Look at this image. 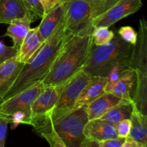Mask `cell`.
<instances>
[{"mask_svg": "<svg viewBox=\"0 0 147 147\" xmlns=\"http://www.w3.org/2000/svg\"><path fill=\"white\" fill-rule=\"evenodd\" d=\"M70 33L66 30L63 18L38 51L28 63L24 64L18 77L0 100V103L36 83H42L48 75L55 60Z\"/></svg>", "mask_w": 147, "mask_h": 147, "instance_id": "obj_1", "label": "cell"}, {"mask_svg": "<svg viewBox=\"0 0 147 147\" xmlns=\"http://www.w3.org/2000/svg\"><path fill=\"white\" fill-rule=\"evenodd\" d=\"M93 29L90 24L78 32L69 34L48 75L42 82L44 86H60L82 70L93 43Z\"/></svg>", "mask_w": 147, "mask_h": 147, "instance_id": "obj_2", "label": "cell"}, {"mask_svg": "<svg viewBox=\"0 0 147 147\" xmlns=\"http://www.w3.org/2000/svg\"><path fill=\"white\" fill-rule=\"evenodd\" d=\"M133 45L124 41L118 32L107 45L97 46L92 43L87 62L82 69L90 77H106L116 65L129 63Z\"/></svg>", "mask_w": 147, "mask_h": 147, "instance_id": "obj_3", "label": "cell"}, {"mask_svg": "<svg viewBox=\"0 0 147 147\" xmlns=\"http://www.w3.org/2000/svg\"><path fill=\"white\" fill-rule=\"evenodd\" d=\"M118 0H71L63 1L66 30L76 34L111 7Z\"/></svg>", "mask_w": 147, "mask_h": 147, "instance_id": "obj_4", "label": "cell"}, {"mask_svg": "<svg viewBox=\"0 0 147 147\" xmlns=\"http://www.w3.org/2000/svg\"><path fill=\"white\" fill-rule=\"evenodd\" d=\"M90 78L87 73L80 70L64 83L54 109L45 120L34 129L37 134L40 136L47 132L53 122L73 110L79 95L90 81Z\"/></svg>", "mask_w": 147, "mask_h": 147, "instance_id": "obj_5", "label": "cell"}, {"mask_svg": "<svg viewBox=\"0 0 147 147\" xmlns=\"http://www.w3.org/2000/svg\"><path fill=\"white\" fill-rule=\"evenodd\" d=\"M88 121L86 106H82L53 122L48 131L53 129L67 147H80L86 139L84 129Z\"/></svg>", "mask_w": 147, "mask_h": 147, "instance_id": "obj_6", "label": "cell"}, {"mask_svg": "<svg viewBox=\"0 0 147 147\" xmlns=\"http://www.w3.org/2000/svg\"><path fill=\"white\" fill-rule=\"evenodd\" d=\"M44 87L42 83H36L1 102L0 114L8 119L16 112H23L31 119L32 105Z\"/></svg>", "mask_w": 147, "mask_h": 147, "instance_id": "obj_7", "label": "cell"}, {"mask_svg": "<svg viewBox=\"0 0 147 147\" xmlns=\"http://www.w3.org/2000/svg\"><path fill=\"white\" fill-rule=\"evenodd\" d=\"M64 83L60 86H45L31 107L30 126L36 129L46 119L55 106Z\"/></svg>", "mask_w": 147, "mask_h": 147, "instance_id": "obj_8", "label": "cell"}, {"mask_svg": "<svg viewBox=\"0 0 147 147\" xmlns=\"http://www.w3.org/2000/svg\"><path fill=\"white\" fill-rule=\"evenodd\" d=\"M142 7V0H118L111 7L92 22L93 27H110L119 20L136 12Z\"/></svg>", "mask_w": 147, "mask_h": 147, "instance_id": "obj_9", "label": "cell"}, {"mask_svg": "<svg viewBox=\"0 0 147 147\" xmlns=\"http://www.w3.org/2000/svg\"><path fill=\"white\" fill-rule=\"evenodd\" d=\"M137 40L133 45L129 67L147 76V21L139 20Z\"/></svg>", "mask_w": 147, "mask_h": 147, "instance_id": "obj_10", "label": "cell"}, {"mask_svg": "<svg viewBox=\"0 0 147 147\" xmlns=\"http://www.w3.org/2000/svg\"><path fill=\"white\" fill-rule=\"evenodd\" d=\"M86 138L100 142L118 137L115 125L101 119L88 120L84 129Z\"/></svg>", "mask_w": 147, "mask_h": 147, "instance_id": "obj_11", "label": "cell"}, {"mask_svg": "<svg viewBox=\"0 0 147 147\" xmlns=\"http://www.w3.org/2000/svg\"><path fill=\"white\" fill-rule=\"evenodd\" d=\"M64 11V4L61 2L53 7L42 18L41 22L37 28L38 35L42 42L48 39L63 20Z\"/></svg>", "mask_w": 147, "mask_h": 147, "instance_id": "obj_12", "label": "cell"}, {"mask_svg": "<svg viewBox=\"0 0 147 147\" xmlns=\"http://www.w3.org/2000/svg\"><path fill=\"white\" fill-rule=\"evenodd\" d=\"M24 65V63L19 61L16 56L0 65V100L18 77Z\"/></svg>", "mask_w": 147, "mask_h": 147, "instance_id": "obj_13", "label": "cell"}, {"mask_svg": "<svg viewBox=\"0 0 147 147\" xmlns=\"http://www.w3.org/2000/svg\"><path fill=\"white\" fill-rule=\"evenodd\" d=\"M28 15L34 14L27 9L23 0H0V24H10Z\"/></svg>", "mask_w": 147, "mask_h": 147, "instance_id": "obj_14", "label": "cell"}, {"mask_svg": "<svg viewBox=\"0 0 147 147\" xmlns=\"http://www.w3.org/2000/svg\"><path fill=\"white\" fill-rule=\"evenodd\" d=\"M136 85V71L128 67L123 70L119 80L116 82L110 93H113L122 100L132 101Z\"/></svg>", "mask_w": 147, "mask_h": 147, "instance_id": "obj_15", "label": "cell"}, {"mask_svg": "<svg viewBox=\"0 0 147 147\" xmlns=\"http://www.w3.org/2000/svg\"><path fill=\"white\" fill-rule=\"evenodd\" d=\"M106 83V77H91L86 87L79 95L74 109H78L88 104L101 96L105 93V86Z\"/></svg>", "mask_w": 147, "mask_h": 147, "instance_id": "obj_16", "label": "cell"}, {"mask_svg": "<svg viewBox=\"0 0 147 147\" xmlns=\"http://www.w3.org/2000/svg\"><path fill=\"white\" fill-rule=\"evenodd\" d=\"M121 100L113 93H104L86 106L88 120L100 119Z\"/></svg>", "mask_w": 147, "mask_h": 147, "instance_id": "obj_17", "label": "cell"}, {"mask_svg": "<svg viewBox=\"0 0 147 147\" xmlns=\"http://www.w3.org/2000/svg\"><path fill=\"white\" fill-rule=\"evenodd\" d=\"M34 15H28L21 19H17L9 24L5 36H8L12 40L14 47L19 49L22 42L30 30V24L37 20Z\"/></svg>", "mask_w": 147, "mask_h": 147, "instance_id": "obj_18", "label": "cell"}, {"mask_svg": "<svg viewBox=\"0 0 147 147\" xmlns=\"http://www.w3.org/2000/svg\"><path fill=\"white\" fill-rule=\"evenodd\" d=\"M37 33V28L30 29L19 47L16 55L17 60L23 63H28L43 45Z\"/></svg>", "mask_w": 147, "mask_h": 147, "instance_id": "obj_19", "label": "cell"}, {"mask_svg": "<svg viewBox=\"0 0 147 147\" xmlns=\"http://www.w3.org/2000/svg\"><path fill=\"white\" fill-rule=\"evenodd\" d=\"M136 85L132 102L134 108L147 119V76L140 72L136 71Z\"/></svg>", "mask_w": 147, "mask_h": 147, "instance_id": "obj_20", "label": "cell"}, {"mask_svg": "<svg viewBox=\"0 0 147 147\" xmlns=\"http://www.w3.org/2000/svg\"><path fill=\"white\" fill-rule=\"evenodd\" d=\"M130 119L131 129L129 136L143 147H147V119L134 108Z\"/></svg>", "mask_w": 147, "mask_h": 147, "instance_id": "obj_21", "label": "cell"}, {"mask_svg": "<svg viewBox=\"0 0 147 147\" xmlns=\"http://www.w3.org/2000/svg\"><path fill=\"white\" fill-rule=\"evenodd\" d=\"M133 110V102L121 100L118 104L108 111L100 119L107 121L112 124L116 125L121 121L131 119Z\"/></svg>", "mask_w": 147, "mask_h": 147, "instance_id": "obj_22", "label": "cell"}, {"mask_svg": "<svg viewBox=\"0 0 147 147\" xmlns=\"http://www.w3.org/2000/svg\"><path fill=\"white\" fill-rule=\"evenodd\" d=\"M115 32V30H109V27L103 26L93 27L92 31L93 44L97 46L109 44L113 40Z\"/></svg>", "mask_w": 147, "mask_h": 147, "instance_id": "obj_23", "label": "cell"}, {"mask_svg": "<svg viewBox=\"0 0 147 147\" xmlns=\"http://www.w3.org/2000/svg\"><path fill=\"white\" fill-rule=\"evenodd\" d=\"M129 63H121L116 65L106 76V83L105 86V93H110L111 89L119 80L122 73L129 67Z\"/></svg>", "mask_w": 147, "mask_h": 147, "instance_id": "obj_24", "label": "cell"}, {"mask_svg": "<svg viewBox=\"0 0 147 147\" xmlns=\"http://www.w3.org/2000/svg\"><path fill=\"white\" fill-rule=\"evenodd\" d=\"M118 33L124 41L134 45L137 40V32L131 26H123L119 30Z\"/></svg>", "mask_w": 147, "mask_h": 147, "instance_id": "obj_25", "label": "cell"}, {"mask_svg": "<svg viewBox=\"0 0 147 147\" xmlns=\"http://www.w3.org/2000/svg\"><path fill=\"white\" fill-rule=\"evenodd\" d=\"M40 136L44 138L48 142L50 147H67L53 129H50V131L45 133L42 134Z\"/></svg>", "mask_w": 147, "mask_h": 147, "instance_id": "obj_26", "label": "cell"}, {"mask_svg": "<svg viewBox=\"0 0 147 147\" xmlns=\"http://www.w3.org/2000/svg\"><path fill=\"white\" fill-rule=\"evenodd\" d=\"M27 9L37 18H42L45 15V9L40 0H23Z\"/></svg>", "mask_w": 147, "mask_h": 147, "instance_id": "obj_27", "label": "cell"}, {"mask_svg": "<svg viewBox=\"0 0 147 147\" xmlns=\"http://www.w3.org/2000/svg\"><path fill=\"white\" fill-rule=\"evenodd\" d=\"M115 128L118 137L126 139L130 134L131 129V121L130 119L121 121L115 125Z\"/></svg>", "mask_w": 147, "mask_h": 147, "instance_id": "obj_28", "label": "cell"}, {"mask_svg": "<svg viewBox=\"0 0 147 147\" xmlns=\"http://www.w3.org/2000/svg\"><path fill=\"white\" fill-rule=\"evenodd\" d=\"M18 49L14 46L9 47L0 41V65L11 57L17 55Z\"/></svg>", "mask_w": 147, "mask_h": 147, "instance_id": "obj_29", "label": "cell"}, {"mask_svg": "<svg viewBox=\"0 0 147 147\" xmlns=\"http://www.w3.org/2000/svg\"><path fill=\"white\" fill-rule=\"evenodd\" d=\"M9 123V121L8 119L0 114V147H5L7 128H8Z\"/></svg>", "mask_w": 147, "mask_h": 147, "instance_id": "obj_30", "label": "cell"}, {"mask_svg": "<svg viewBox=\"0 0 147 147\" xmlns=\"http://www.w3.org/2000/svg\"><path fill=\"white\" fill-rule=\"evenodd\" d=\"M126 139L116 137L99 142L102 147H122Z\"/></svg>", "mask_w": 147, "mask_h": 147, "instance_id": "obj_31", "label": "cell"}, {"mask_svg": "<svg viewBox=\"0 0 147 147\" xmlns=\"http://www.w3.org/2000/svg\"><path fill=\"white\" fill-rule=\"evenodd\" d=\"M45 9V14L50 11L53 7L60 3L63 2V0H40Z\"/></svg>", "mask_w": 147, "mask_h": 147, "instance_id": "obj_32", "label": "cell"}, {"mask_svg": "<svg viewBox=\"0 0 147 147\" xmlns=\"http://www.w3.org/2000/svg\"><path fill=\"white\" fill-rule=\"evenodd\" d=\"M80 147H102L100 146V143L97 141H93L86 138L82 142Z\"/></svg>", "mask_w": 147, "mask_h": 147, "instance_id": "obj_33", "label": "cell"}, {"mask_svg": "<svg viewBox=\"0 0 147 147\" xmlns=\"http://www.w3.org/2000/svg\"><path fill=\"white\" fill-rule=\"evenodd\" d=\"M122 147H143L142 145L139 144L138 142H136V141L134 140L133 139H131V137L128 136L127 138H126V140H125L124 143H123Z\"/></svg>", "mask_w": 147, "mask_h": 147, "instance_id": "obj_34", "label": "cell"}, {"mask_svg": "<svg viewBox=\"0 0 147 147\" xmlns=\"http://www.w3.org/2000/svg\"><path fill=\"white\" fill-rule=\"evenodd\" d=\"M71 1V0H63V1Z\"/></svg>", "mask_w": 147, "mask_h": 147, "instance_id": "obj_35", "label": "cell"}]
</instances>
